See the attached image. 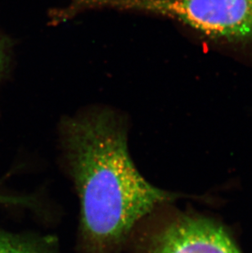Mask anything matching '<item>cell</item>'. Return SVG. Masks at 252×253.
<instances>
[{
	"label": "cell",
	"mask_w": 252,
	"mask_h": 253,
	"mask_svg": "<svg viewBox=\"0 0 252 253\" xmlns=\"http://www.w3.org/2000/svg\"><path fill=\"white\" fill-rule=\"evenodd\" d=\"M9 62L8 40L0 33V81L4 74Z\"/></svg>",
	"instance_id": "cell-5"
},
{
	"label": "cell",
	"mask_w": 252,
	"mask_h": 253,
	"mask_svg": "<svg viewBox=\"0 0 252 253\" xmlns=\"http://www.w3.org/2000/svg\"><path fill=\"white\" fill-rule=\"evenodd\" d=\"M60 140L80 200V251L122 253L135 225L174 195L139 173L126 119L115 111L93 108L65 118Z\"/></svg>",
	"instance_id": "cell-1"
},
{
	"label": "cell",
	"mask_w": 252,
	"mask_h": 253,
	"mask_svg": "<svg viewBox=\"0 0 252 253\" xmlns=\"http://www.w3.org/2000/svg\"><path fill=\"white\" fill-rule=\"evenodd\" d=\"M0 253H60L54 237L12 234L0 229Z\"/></svg>",
	"instance_id": "cell-4"
},
{
	"label": "cell",
	"mask_w": 252,
	"mask_h": 253,
	"mask_svg": "<svg viewBox=\"0 0 252 253\" xmlns=\"http://www.w3.org/2000/svg\"><path fill=\"white\" fill-rule=\"evenodd\" d=\"M128 253H241L222 227L160 208L133 229Z\"/></svg>",
	"instance_id": "cell-3"
},
{
	"label": "cell",
	"mask_w": 252,
	"mask_h": 253,
	"mask_svg": "<svg viewBox=\"0 0 252 253\" xmlns=\"http://www.w3.org/2000/svg\"><path fill=\"white\" fill-rule=\"evenodd\" d=\"M84 8L117 7L149 12L178 22L210 38L252 40V0H79Z\"/></svg>",
	"instance_id": "cell-2"
}]
</instances>
